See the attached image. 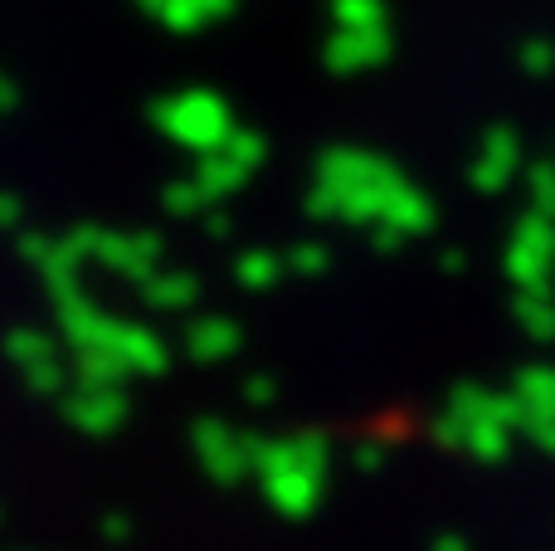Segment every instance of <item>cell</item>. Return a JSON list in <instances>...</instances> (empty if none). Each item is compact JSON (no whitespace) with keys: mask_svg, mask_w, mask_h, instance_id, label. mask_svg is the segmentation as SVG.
<instances>
[{"mask_svg":"<svg viewBox=\"0 0 555 551\" xmlns=\"http://www.w3.org/2000/svg\"><path fill=\"white\" fill-rule=\"evenodd\" d=\"M527 201H531V215L555 220V162L527 166Z\"/></svg>","mask_w":555,"mask_h":551,"instance_id":"5b68a950","label":"cell"},{"mask_svg":"<svg viewBox=\"0 0 555 551\" xmlns=\"http://www.w3.org/2000/svg\"><path fill=\"white\" fill-rule=\"evenodd\" d=\"M512 318L527 332L531 342H555V293L537 289V293H517L512 298Z\"/></svg>","mask_w":555,"mask_h":551,"instance_id":"277c9868","label":"cell"},{"mask_svg":"<svg viewBox=\"0 0 555 551\" xmlns=\"http://www.w3.org/2000/svg\"><path fill=\"white\" fill-rule=\"evenodd\" d=\"M517 64L527 68L531 78H546V74H555V44L551 39H521V49H517Z\"/></svg>","mask_w":555,"mask_h":551,"instance_id":"8992f818","label":"cell"},{"mask_svg":"<svg viewBox=\"0 0 555 551\" xmlns=\"http://www.w3.org/2000/svg\"><path fill=\"white\" fill-rule=\"evenodd\" d=\"M512 396L521 400L527 420H555V367H521Z\"/></svg>","mask_w":555,"mask_h":551,"instance_id":"3957f363","label":"cell"},{"mask_svg":"<svg viewBox=\"0 0 555 551\" xmlns=\"http://www.w3.org/2000/svg\"><path fill=\"white\" fill-rule=\"evenodd\" d=\"M527 430H531V439H537V445L555 449V420H527Z\"/></svg>","mask_w":555,"mask_h":551,"instance_id":"52a82bcc","label":"cell"},{"mask_svg":"<svg viewBox=\"0 0 555 551\" xmlns=\"http://www.w3.org/2000/svg\"><path fill=\"white\" fill-rule=\"evenodd\" d=\"M521 171V137L512 127H488L473 156V191L498 195L512 185V176Z\"/></svg>","mask_w":555,"mask_h":551,"instance_id":"7a4b0ae2","label":"cell"},{"mask_svg":"<svg viewBox=\"0 0 555 551\" xmlns=\"http://www.w3.org/2000/svg\"><path fill=\"white\" fill-rule=\"evenodd\" d=\"M507 279L517 283V293H537V289H551L555 279V220L546 215H521L517 230L507 240Z\"/></svg>","mask_w":555,"mask_h":551,"instance_id":"6da1fadb","label":"cell"}]
</instances>
